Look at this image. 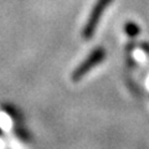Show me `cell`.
<instances>
[{
  "instance_id": "cell-4",
  "label": "cell",
  "mask_w": 149,
  "mask_h": 149,
  "mask_svg": "<svg viewBox=\"0 0 149 149\" xmlns=\"http://www.w3.org/2000/svg\"><path fill=\"white\" fill-rule=\"evenodd\" d=\"M0 133H1V130H0Z\"/></svg>"
},
{
  "instance_id": "cell-3",
  "label": "cell",
  "mask_w": 149,
  "mask_h": 149,
  "mask_svg": "<svg viewBox=\"0 0 149 149\" xmlns=\"http://www.w3.org/2000/svg\"><path fill=\"white\" fill-rule=\"evenodd\" d=\"M124 31L129 37H136L141 34V27H139V25L136 24V22L129 21L124 25Z\"/></svg>"
},
{
  "instance_id": "cell-2",
  "label": "cell",
  "mask_w": 149,
  "mask_h": 149,
  "mask_svg": "<svg viewBox=\"0 0 149 149\" xmlns=\"http://www.w3.org/2000/svg\"><path fill=\"white\" fill-rule=\"evenodd\" d=\"M106 57V49L102 47V46H98V47L93 49V51L87 55V57L83 60V61L78 65V66L73 70L72 72V80L74 82L80 81L83 76L91 71L92 68H95L97 65H100Z\"/></svg>"
},
{
  "instance_id": "cell-1",
  "label": "cell",
  "mask_w": 149,
  "mask_h": 149,
  "mask_svg": "<svg viewBox=\"0 0 149 149\" xmlns=\"http://www.w3.org/2000/svg\"><path fill=\"white\" fill-rule=\"evenodd\" d=\"M113 3V0H97L93 5L91 14L88 15V19L86 21L85 26H83L82 30V37L85 40H90L91 37L95 35V32L98 27V24L101 21L102 16L106 11V9L108 8L111 4Z\"/></svg>"
}]
</instances>
